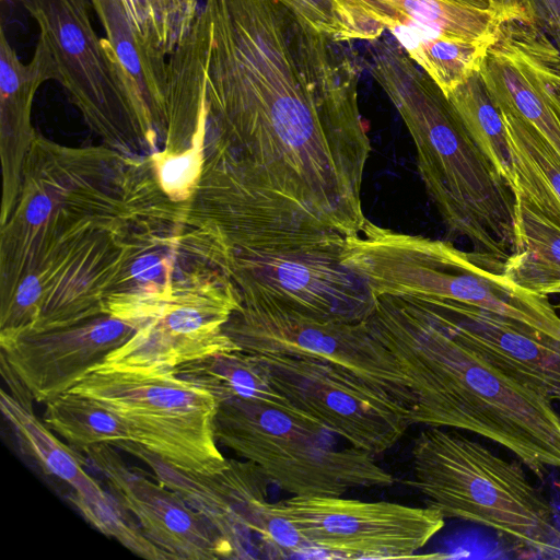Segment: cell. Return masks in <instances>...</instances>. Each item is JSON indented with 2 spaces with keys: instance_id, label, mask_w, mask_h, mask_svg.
<instances>
[{
  "instance_id": "44dd1931",
  "label": "cell",
  "mask_w": 560,
  "mask_h": 560,
  "mask_svg": "<svg viewBox=\"0 0 560 560\" xmlns=\"http://www.w3.org/2000/svg\"><path fill=\"white\" fill-rule=\"evenodd\" d=\"M514 240L503 273L541 295L560 294V225L514 191Z\"/></svg>"
},
{
  "instance_id": "4316f807",
  "label": "cell",
  "mask_w": 560,
  "mask_h": 560,
  "mask_svg": "<svg viewBox=\"0 0 560 560\" xmlns=\"http://www.w3.org/2000/svg\"><path fill=\"white\" fill-rule=\"evenodd\" d=\"M312 26L331 36L338 33V22L331 0H278Z\"/></svg>"
},
{
  "instance_id": "83f0119b",
  "label": "cell",
  "mask_w": 560,
  "mask_h": 560,
  "mask_svg": "<svg viewBox=\"0 0 560 560\" xmlns=\"http://www.w3.org/2000/svg\"><path fill=\"white\" fill-rule=\"evenodd\" d=\"M532 21L560 51V0H521Z\"/></svg>"
},
{
  "instance_id": "ba28073f",
  "label": "cell",
  "mask_w": 560,
  "mask_h": 560,
  "mask_svg": "<svg viewBox=\"0 0 560 560\" xmlns=\"http://www.w3.org/2000/svg\"><path fill=\"white\" fill-rule=\"evenodd\" d=\"M338 43L374 42L388 31L447 96L479 69L505 19L494 8L458 0H331Z\"/></svg>"
},
{
  "instance_id": "5bb4252c",
  "label": "cell",
  "mask_w": 560,
  "mask_h": 560,
  "mask_svg": "<svg viewBox=\"0 0 560 560\" xmlns=\"http://www.w3.org/2000/svg\"><path fill=\"white\" fill-rule=\"evenodd\" d=\"M494 103L533 126L560 155V51L528 15L504 19L479 66Z\"/></svg>"
},
{
  "instance_id": "6da1fadb",
  "label": "cell",
  "mask_w": 560,
  "mask_h": 560,
  "mask_svg": "<svg viewBox=\"0 0 560 560\" xmlns=\"http://www.w3.org/2000/svg\"><path fill=\"white\" fill-rule=\"evenodd\" d=\"M203 9L228 242L242 253L341 250L368 220L372 145L354 63L278 0H206Z\"/></svg>"
},
{
  "instance_id": "9a60e30c",
  "label": "cell",
  "mask_w": 560,
  "mask_h": 560,
  "mask_svg": "<svg viewBox=\"0 0 560 560\" xmlns=\"http://www.w3.org/2000/svg\"><path fill=\"white\" fill-rule=\"evenodd\" d=\"M109 492L139 522L148 539L171 560L234 559L215 528L177 492L128 467L112 444L82 451Z\"/></svg>"
},
{
  "instance_id": "7a4b0ae2",
  "label": "cell",
  "mask_w": 560,
  "mask_h": 560,
  "mask_svg": "<svg viewBox=\"0 0 560 560\" xmlns=\"http://www.w3.org/2000/svg\"><path fill=\"white\" fill-rule=\"evenodd\" d=\"M375 298L368 324L409 382L413 424L489 439L539 479L550 467L560 469V415L550 398L457 338L423 301Z\"/></svg>"
},
{
  "instance_id": "1f68e13d",
  "label": "cell",
  "mask_w": 560,
  "mask_h": 560,
  "mask_svg": "<svg viewBox=\"0 0 560 560\" xmlns=\"http://www.w3.org/2000/svg\"><path fill=\"white\" fill-rule=\"evenodd\" d=\"M558 486H559V488H560V482H559V485H558Z\"/></svg>"
},
{
  "instance_id": "603a6c76",
  "label": "cell",
  "mask_w": 560,
  "mask_h": 560,
  "mask_svg": "<svg viewBox=\"0 0 560 560\" xmlns=\"http://www.w3.org/2000/svg\"><path fill=\"white\" fill-rule=\"evenodd\" d=\"M511 151L515 188L560 225V155L528 122L500 109Z\"/></svg>"
},
{
  "instance_id": "d4e9b609",
  "label": "cell",
  "mask_w": 560,
  "mask_h": 560,
  "mask_svg": "<svg viewBox=\"0 0 560 560\" xmlns=\"http://www.w3.org/2000/svg\"><path fill=\"white\" fill-rule=\"evenodd\" d=\"M45 405V424L78 451L133 441L128 427L117 415L88 396L68 390Z\"/></svg>"
},
{
  "instance_id": "8992f818",
  "label": "cell",
  "mask_w": 560,
  "mask_h": 560,
  "mask_svg": "<svg viewBox=\"0 0 560 560\" xmlns=\"http://www.w3.org/2000/svg\"><path fill=\"white\" fill-rule=\"evenodd\" d=\"M214 434L292 495L339 497L351 489L394 483L374 455L340 445L337 435L317 424L256 401L218 402Z\"/></svg>"
},
{
  "instance_id": "30bf717a",
  "label": "cell",
  "mask_w": 560,
  "mask_h": 560,
  "mask_svg": "<svg viewBox=\"0 0 560 560\" xmlns=\"http://www.w3.org/2000/svg\"><path fill=\"white\" fill-rule=\"evenodd\" d=\"M257 355L280 395L355 448L383 454L413 424L406 406L339 366L312 358Z\"/></svg>"
},
{
  "instance_id": "7c38bea8",
  "label": "cell",
  "mask_w": 560,
  "mask_h": 560,
  "mask_svg": "<svg viewBox=\"0 0 560 560\" xmlns=\"http://www.w3.org/2000/svg\"><path fill=\"white\" fill-rule=\"evenodd\" d=\"M231 272L241 304L272 305L325 320L359 323L376 298L340 260V250L233 253Z\"/></svg>"
},
{
  "instance_id": "7402d4cb",
  "label": "cell",
  "mask_w": 560,
  "mask_h": 560,
  "mask_svg": "<svg viewBox=\"0 0 560 560\" xmlns=\"http://www.w3.org/2000/svg\"><path fill=\"white\" fill-rule=\"evenodd\" d=\"M174 372L209 392L218 402L256 401L308 421L272 387L265 363L255 353L241 349L217 352L183 363L174 368Z\"/></svg>"
},
{
  "instance_id": "277c9868",
  "label": "cell",
  "mask_w": 560,
  "mask_h": 560,
  "mask_svg": "<svg viewBox=\"0 0 560 560\" xmlns=\"http://www.w3.org/2000/svg\"><path fill=\"white\" fill-rule=\"evenodd\" d=\"M340 260L374 296L409 295L468 304L523 324L560 342V316L546 295L511 282L503 260L453 244L396 232L366 220L346 237Z\"/></svg>"
},
{
  "instance_id": "f1b7e54d",
  "label": "cell",
  "mask_w": 560,
  "mask_h": 560,
  "mask_svg": "<svg viewBox=\"0 0 560 560\" xmlns=\"http://www.w3.org/2000/svg\"><path fill=\"white\" fill-rule=\"evenodd\" d=\"M492 7L505 18L516 16L524 13L521 0H489Z\"/></svg>"
},
{
  "instance_id": "484cf974",
  "label": "cell",
  "mask_w": 560,
  "mask_h": 560,
  "mask_svg": "<svg viewBox=\"0 0 560 560\" xmlns=\"http://www.w3.org/2000/svg\"><path fill=\"white\" fill-rule=\"evenodd\" d=\"M131 31L155 59L167 61L189 31L198 0H118Z\"/></svg>"
},
{
  "instance_id": "5b68a950",
  "label": "cell",
  "mask_w": 560,
  "mask_h": 560,
  "mask_svg": "<svg viewBox=\"0 0 560 560\" xmlns=\"http://www.w3.org/2000/svg\"><path fill=\"white\" fill-rule=\"evenodd\" d=\"M412 486L425 506L497 532L518 548L560 557V529L547 499L518 465L456 430L425 425L411 447Z\"/></svg>"
},
{
  "instance_id": "ac0fdd59",
  "label": "cell",
  "mask_w": 560,
  "mask_h": 560,
  "mask_svg": "<svg viewBox=\"0 0 560 560\" xmlns=\"http://www.w3.org/2000/svg\"><path fill=\"white\" fill-rule=\"evenodd\" d=\"M241 306L236 290L207 299L166 303L101 365L124 369H174L238 347L223 327Z\"/></svg>"
},
{
  "instance_id": "9c48e42d",
  "label": "cell",
  "mask_w": 560,
  "mask_h": 560,
  "mask_svg": "<svg viewBox=\"0 0 560 560\" xmlns=\"http://www.w3.org/2000/svg\"><path fill=\"white\" fill-rule=\"evenodd\" d=\"M238 349L339 366L412 410L407 377L368 320H325L272 305L241 304L223 327Z\"/></svg>"
},
{
  "instance_id": "f546056e",
  "label": "cell",
  "mask_w": 560,
  "mask_h": 560,
  "mask_svg": "<svg viewBox=\"0 0 560 560\" xmlns=\"http://www.w3.org/2000/svg\"><path fill=\"white\" fill-rule=\"evenodd\" d=\"M479 8H493L489 0H458Z\"/></svg>"
},
{
  "instance_id": "8fae6325",
  "label": "cell",
  "mask_w": 560,
  "mask_h": 560,
  "mask_svg": "<svg viewBox=\"0 0 560 560\" xmlns=\"http://www.w3.org/2000/svg\"><path fill=\"white\" fill-rule=\"evenodd\" d=\"M313 550L329 558H416L443 527L431 508L339 497H296L276 502Z\"/></svg>"
},
{
  "instance_id": "3957f363",
  "label": "cell",
  "mask_w": 560,
  "mask_h": 560,
  "mask_svg": "<svg viewBox=\"0 0 560 560\" xmlns=\"http://www.w3.org/2000/svg\"><path fill=\"white\" fill-rule=\"evenodd\" d=\"M374 42L371 73L410 133L420 177L448 234L504 260L514 240L513 191L435 81L394 38Z\"/></svg>"
},
{
  "instance_id": "52a82bcc",
  "label": "cell",
  "mask_w": 560,
  "mask_h": 560,
  "mask_svg": "<svg viewBox=\"0 0 560 560\" xmlns=\"http://www.w3.org/2000/svg\"><path fill=\"white\" fill-rule=\"evenodd\" d=\"M69 390L117 415L133 441L183 471L214 475L229 466L214 434L217 399L174 369L97 365Z\"/></svg>"
},
{
  "instance_id": "ffe728a7",
  "label": "cell",
  "mask_w": 560,
  "mask_h": 560,
  "mask_svg": "<svg viewBox=\"0 0 560 560\" xmlns=\"http://www.w3.org/2000/svg\"><path fill=\"white\" fill-rule=\"evenodd\" d=\"M417 299L428 304L457 338L478 350L493 365L551 400H560L559 341L468 304Z\"/></svg>"
},
{
  "instance_id": "2e32d148",
  "label": "cell",
  "mask_w": 560,
  "mask_h": 560,
  "mask_svg": "<svg viewBox=\"0 0 560 560\" xmlns=\"http://www.w3.org/2000/svg\"><path fill=\"white\" fill-rule=\"evenodd\" d=\"M114 446L141 459L156 480L200 513L228 542L234 559L260 558L256 530L269 502L270 481L258 466L229 458L221 472L199 475L175 468L132 441Z\"/></svg>"
},
{
  "instance_id": "4dcf8cb0",
  "label": "cell",
  "mask_w": 560,
  "mask_h": 560,
  "mask_svg": "<svg viewBox=\"0 0 560 560\" xmlns=\"http://www.w3.org/2000/svg\"><path fill=\"white\" fill-rule=\"evenodd\" d=\"M555 307H556V310L560 311V301H559V303Z\"/></svg>"
},
{
  "instance_id": "4fadbf2b",
  "label": "cell",
  "mask_w": 560,
  "mask_h": 560,
  "mask_svg": "<svg viewBox=\"0 0 560 560\" xmlns=\"http://www.w3.org/2000/svg\"><path fill=\"white\" fill-rule=\"evenodd\" d=\"M49 49L57 81L97 124L138 119L113 56L93 27L89 0H21Z\"/></svg>"
},
{
  "instance_id": "e0dca14e",
  "label": "cell",
  "mask_w": 560,
  "mask_h": 560,
  "mask_svg": "<svg viewBox=\"0 0 560 560\" xmlns=\"http://www.w3.org/2000/svg\"><path fill=\"white\" fill-rule=\"evenodd\" d=\"M138 330L115 317L27 331L1 346V357L33 399L46 404L68 392Z\"/></svg>"
},
{
  "instance_id": "d6986e66",
  "label": "cell",
  "mask_w": 560,
  "mask_h": 560,
  "mask_svg": "<svg viewBox=\"0 0 560 560\" xmlns=\"http://www.w3.org/2000/svg\"><path fill=\"white\" fill-rule=\"evenodd\" d=\"M2 415L13 427L19 440L43 469L67 482L71 503L102 534L116 539L135 555L162 560L163 551L145 537L129 512L88 474L86 458L67 446L52 431L4 390L0 395Z\"/></svg>"
},
{
  "instance_id": "cb8c5ba5",
  "label": "cell",
  "mask_w": 560,
  "mask_h": 560,
  "mask_svg": "<svg viewBox=\"0 0 560 560\" xmlns=\"http://www.w3.org/2000/svg\"><path fill=\"white\" fill-rule=\"evenodd\" d=\"M446 97L472 141L513 191L515 175L502 114L491 97L479 69Z\"/></svg>"
}]
</instances>
